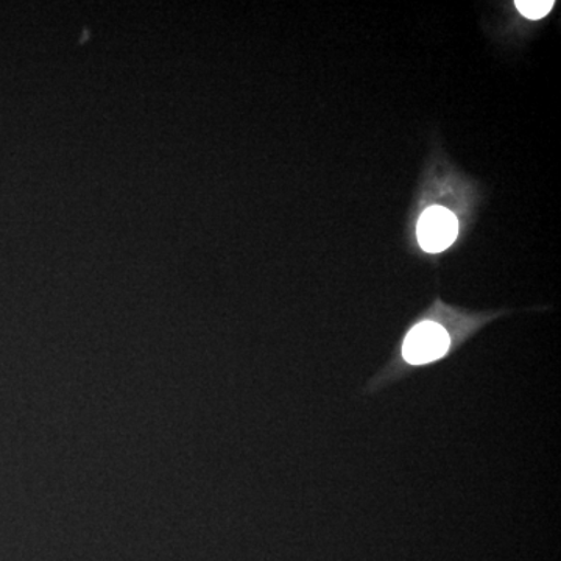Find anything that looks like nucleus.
<instances>
[{
	"label": "nucleus",
	"instance_id": "obj_3",
	"mask_svg": "<svg viewBox=\"0 0 561 561\" xmlns=\"http://www.w3.org/2000/svg\"><path fill=\"white\" fill-rule=\"evenodd\" d=\"M552 0H518L516 9L527 20H542L552 10Z\"/></svg>",
	"mask_w": 561,
	"mask_h": 561
},
{
	"label": "nucleus",
	"instance_id": "obj_1",
	"mask_svg": "<svg viewBox=\"0 0 561 561\" xmlns=\"http://www.w3.org/2000/svg\"><path fill=\"white\" fill-rule=\"evenodd\" d=\"M448 348L449 335L445 328L434 321H423L409 332L402 354L409 364L421 365L440 359Z\"/></svg>",
	"mask_w": 561,
	"mask_h": 561
},
{
	"label": "nucleus",
	"instance_id": "obj_2",
	"mask_svg": "<svg viewBox=\"0 0 561 561\" xmlns=\"http://www.w3.org/2000/svg\"><path fill=\"white\" fill-rule=\"evenodd\" d=\"M459 224L451 210L432 206L420 217L416 234L421 249L427 253H440L456 241Z\"/></svg>",
	"mask_w": 561,
	"mask_h": 561
}]
</instances>
